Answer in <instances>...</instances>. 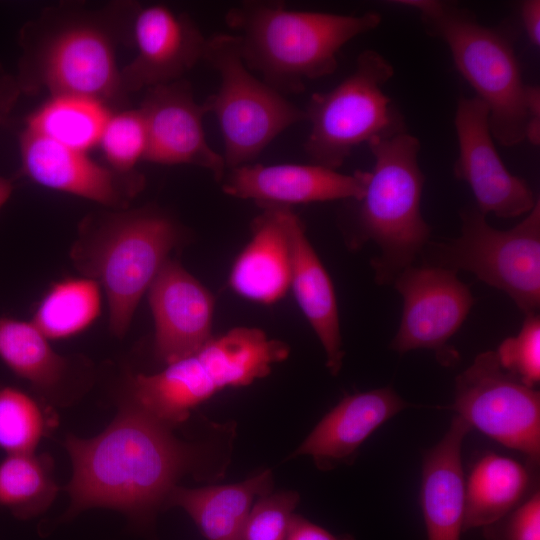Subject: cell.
I'll return each instance as SVG.
<instances>
[{"label": "cell", "instance_id": "f546056e", "mask_svg": "<svg viewBox=\"0 0 540 540\" xmlns=\"http://www.w3.org/2000/svg\"><path fill=\"white\" fill-rule=\"evenodd\" d=\"M97 147L106 165L120 173H133L144 161L147 150V131L139 107L118 109L107 119Z\"/></svg>", "mask_w": 540, "mask_h": 540}, {"label": "cell", "instance_id": "3957f363", "mask_svg": "<svg viewBox=\"0 0 540 540\" xmlns=\"http://www.w3.org/2000/svg\"><path fill=\"white\" fill-rule=\"evenodd\" d=\"M374 11L344 15L290 10L280 1L251 0L232 6L225 22L239 38L244 64L282 95L305 90V82L333 74L341 48L376 29Z\"/></svg>", "mask_w": 540, "mask_h": 540}, {"label": "cell", "instance_id": "4316f807", "mask_svg": "<svg viewBox=\"0 0 540 540\" xmlns=\"http://www.w3.org/2000/svg\"><path fill=\"white\" fill-rule=\"evenodd\" d=\"M58 490L49 455L7 454L0 462V509L8 510L20 520L44 513Z\"/></svg>", "mask_w": 540, "mask_h": 540}, {"label": "cell", "instance_id": "44dd1931", "mask_svg": "<svg viewBox=\"0 0 540 540\" xmlns=\"http://www.w3.org/2000/svg\"><path fill=\"white\" fill-rule=\"evenodd\" d=\"M471 426L454 416L442 439L423 453L420 504L427 540H460L465 480L462 444Z\"/></svg>", "mask_w": 540, "mask_h": 540}, {"label": "cell", "instance_id": "d590c367", "mask_svg": "<svg viewBox=\"0 0 540 540\" xmlns=\"http://www.w3.org/2000/svg\"><path fill=\"white\" fill-rule=\"evenodd\" d=\"M520 16L523 28L530 43L540 45V1L526 0L520 5Z\"/></svg>", "mask_w": 540, "mask_h": 540}, {"label": "cell", "instance_id": "30bf717a", "mask_svg": "<svg viewBox=\"0 0 540 540\" xmlns=\"http://www.w3.org/2000/svg\"><path fill=\"white\" fill-rule=\"evenodd\" d=\"M461 233L447 242H429L427 264L473 273L506 293L526 315L540 305V201L508 230L491 226L475 205L459 212Z\"/></svg>", "mask_w": 540, "mask_h": 540}, {"label": "cell", "instance_id": "d6a6232c", "mask_svg": "<svg viewBox=\"0 0 540 540\" xmlns=\"http://www.w3.org/2000/svg\"><path fill=\"white\" fill-rule=\"evenodd\" d=\"M486 540H540V492L527 497L498 521L482 528Z\"/></svg>", "mask_w": 540, "mask_h": 540}, {"label": "cell", "instance_id": "e0dca14e", "mask_svg": "<svg viewBox=\"0 0 540 540\" xmlns=\"http://www.w3.org/2000/svg\"><path fill=\"white\" fill-rule=\"evenodd\" d=\"M155 324L154 351L170 364L193 354L211 338V293L178 262L168 258L148 289Z\"/></svg>", "mask_w": 540, "mask_h": 540}, {"label": "cell", "instance_id": "4dcf8cb0", "mask_svg": "<svg viewBox=\"0 0 540 540\" xmlns=\"http://www.w3.org/2000/svg\"><path fill=\"white\" fill-rule=\"evenodd\" d=\"M500 366L528 387L540 382V318L525 316L516 336L504 339L495 351Z\"/></svg>", "mask_w": 540, "mask_h": 540}, {"label": "cell", "instance_id": "f1b7e54d", "mask_svg": "<svg viewBox=\"0 0 540 540\" xmlns=\"http://www.w3.org/2000/svg\"><path fill=\"white\" fill-rule=\"evenodd\" d=\"M54 423L51 414L28 393L0 387V449L6 454L35 452Z\"/></svg>", "mask_w": 540, "mask_h": 540}, {"label": "cell", "instance_id": "5bb4252c", "mask_svg": "<svg viewBox=\"0 0 540 540\" xmlns=\"http://www.w3.org/2000/svg\"><path fill=\"white\" fill-rule=\"evenodd\" d=\"M20 175L59 192L114 210L127 209L143 189L138 172L120 173L75 150L23 128L19 134Z\"/></svg>", "mask_w": 540, "mask_h": 540}, {"label": "cell", "instance_id": "d4e9b609", "mask_svg": "<svg viewBox=\"0 0 540 540\" xmlns=\"http://www.w3.org/2000/svg\"><path fill=\"white\" fill-rule=\"evenodd\" d=\"M113 111L79 95H51L25 119L24 128L66 147L87 152L97 147Z\"/></svg>", "mask_w": 540, "mask_h": 540}, {"label": "cell", "instance_id": "9c48e42d", "mask_svg": "<svg viewBox=\"0 0 540 540\" xmlns=\"http://www.w3.org/2000/svg\"><path fill=\"white\" fill-rule=\"evenodd\" d=\"M203 60L220 78L218 90L203 104L219 123L226 167L250 164L284 130L306 121L304 109L250 72L236 35L208 37Z\"/></svg>", "mask_w": 540, "mask_h": 540}, {"label": "cell", "instance_id": "1f68e13d", "mask_svg": "<svg viewBox=\"0 0 540 540\" xmlns=\"http://www.w3.org/2000/svg\"><path fill=\"white\" fill-rule=\"evenodd\" d=\"M298 502L299 494L294 491L260 496L249 512L244 540H285Z\"/></svg>", "mask_w": 540, "mask_h": 540}, {"label": "cell", "instance_id": "603a6c76", "mask_svg": "<svg viewBox=\"0 0 540 540\" xmlns=\"http://www.w3.org/2000/svg\"><path fill=\"white\" fill-rule=\"evenodd\" d=\"M272 484V474L266 470L236 484L195 489L176 485L165 508L184 509L208 540H244L253 499L269 494Z\"/></svg>", "mask_w": 540, "mask_h": 540}, {"label": "cell", "instance_id": "9a60e30c", "mask_svg": "<svg viewBox=\"0 0 540 540\" xmlns=\"http://www.w3.org/2000/svg\"><path fill=\"white\" fill-rule=\"evenodd\" d=\"M207 38L186 13L165 4L139 7L133 22L134 58L121 68V84L129 96L170 83L203 60Z\"/></svg>", "mask_w": 540, "mask_h": 540}, {"label": "cell", "instance_id": "277c9868", "mask_svg": "<svg viewBox=\"0 0 540 540\" xmlns=\"http://www.w3.org/2000/svg\"><path fill=\"white\" fill-rule=\"evenodd\" d=\"M419 12L428 35L444 42L456 69L489 110L491 133L500 145L525 140L529 84L523 80L510 26H486L470 10L437 0L392 1Z\"/></svg>", "mask_w": 540, "mask_h": 540}, {"label": "cell", "instance_id": "74e56055", "mask_svg": "<svg viewBox=\"0 0 540 540\" xmlns=\"http://www.w3.org/2000/svg\"><path fill=\"white\" fill-rule=\"evenodd\" d=\"M13 192V184L10 179L0 176V208L7 202Z\"/></svg>", "mask_w": 540, "mask_h": 540}, {"label": "cell", "instance_id": "7a4b0ae2", "mask_svg": "<svg viewBox=\"0 0 540 540\" xmlns=\"http://www.w3.org/2000/svg\"><path fill=\"white\" fill-rule=\"evenodd\" d=\"M141 4L113 1L98 7L60 2L46 7L20 29L16 79L22 94L79 95L113 108L128 102L117 53L132 44Z\"/></svg>", "mask_w": 540, "mask_h": 540}, {"label": "cell", "instance_id": "7c38bea8", "mask_svg": "<svg viewBox=\"0 0 540 540\" xmlns=\"http://www.w3.org/2000/svg\"><path fill=\"white\" fill-rule=\"evenodd\" d=\"M393 285L403 298V310L391 349L400 354L427 349L442 366L457 363L459 353L449 341L475 302L457 272L427 263L413 264L394 279Z\"/></svg>", "mask_w": 540, "mask_h": 540}, {"label": "cell", "instance_id": "2e32d148", "mask_svg": "<svg viewBox=\"0 0 540 540\" xmlns=\"http://www.w3.org/2000/svg\"><path fill=\"white\" fill-rule=\"evenodd\" d=\"M147 131L144 161L161 165H194L224 177L225 160L207 142L203 118L208 111L196 102L184 79L146 89L139 106Z\"/></svg>", "mask_w": 540, "mask_h": 540}, {"label": "cell", "instance_id": "4fadbf2b", "mask_svg": "<svg viewBox=\"0 0 540 540\" xmlns=\"http://www.w3.org/2000/svg\"><path fill=\"white\" fill-rule=\"evenodd\" d=\"M454 126L459 147L454 175L469 186L475 206L485 215L500 218L527 214L538 199L528 183L512 174L502 161L487 106L476 96L460 98Z\"/></svg>", "mask_w": 540, "mask_h": 540}, {"label": "cell", "instance_id": "8d00e7d4", "mask_svg": "<svg viewBox=\"0 0 540 540\" xmlns=\"http://www.w3.org/2000/svg\"><path fill=\"white\" fill-rule=\"evenodd\" d=\"M525 140L533 146L540 145V89L536 85H529Z\"/></svg>", "mask_w": 540, "mask_h": 540}, {"label": "cell", "instance_id": "836d02e7", "mask_svg": "<svg viewBox=\"0 0 540 540\" xmlns=\"http://www.w3.org/2000/svg\"><path fill=\"white\" fill-rule=\"evenodd\" d=\"M285 540H355L353 536L335 535L298 514L291 516Z\"/></svg>", "mask_w": 540, "mask_h": 540}, {"label": "cell", "instance_id": "e575fe53", "mask_svg": "<svg viewBox=\"0 0 540 540\" xmlns=\"http://www.w3.org/2000/svg\"><path fill=\"white\" fill-rule=\"evenodd\" d=\"M21 95L16 76L0 63V125L8 118Z\"/></svg>", "mask_w": 540, "mask_h": 540}, {"label": "cell", "instance_id": "8992f818", "mask_svg": "<svg viewBox=\"0 0 540 540\" xmlns=\"http://www.w3.org/2000/svg\"><path fill=\"white\" fill-rule=\"evenodd\" d=\"M374 163L355 204L354 244L371 241L380 254L371 264L379 285L394 279L424 253L431 229L421 212L425 183L420 141L408 130L368 144Z\"/></svg>", "mask_w": 540, "mask_h": 540}, {"label": "cell", "instance_id": "484cf974", "mask_svg": "<svg viewBox=\"0 0 540 540\" xmlns=\"http://www.w3.org/2000/svg\"><path fill=\"white\" fill-rule=\"evenodd\" d=\"M0 359L36 390L51 394L64 381L68 362L32 324L0 317Z\"/></svg>", "mask_w": 540, "mask_h": 540}, {"label": "cell", "instance_id": "ac0fdd59", "mask_svg": "<svg viewBox=\"0 0 540 540\" xmlns=\"http://www.w3.org/2000/svg\"><path fill=\"white\" fill-rule=\"evenodd\" d=\"M369 172L340 173L316 164L243 165L231 170L222 184L224 193L252 199L260 206L290 207L333 200H358Z\"/></svg>", "mask_w": 540, "mask_h": 540}, {"label": "cell", "instance_id": "52a82bcc", "mask_svg": "<svg viewBox=\"0 0 540 540\" xmlns=\"http://www.w3.org/2000/svg\"><path fill=\"white\" fill-rule=\"evenodd\" d=\"M288 354L287 344L261 329L236 327L159 373L132 377L130 403L172 428L216 392L265 377Z\"/></svg>", "mask_w": 540, "mask_h": 540}, {"label": "cell", "instance_id": "ba28073f", "mask_svg": "<svg viewBox=\"0 0 540 540\" xmlns=\"http://www.w3.org/2000/svg\"><path fill=\"white\" fill-rule=\"evenodd\" d=\"M394 75L378 51H362L353 71L333 89L311 96L304 112L310 123L304 150L312 164L337 170L361 144L408 130L384 86Z\"/></svg>", "mask_w": 540, "mask_h": 540}, {"label": "cell", "instance_id": "7402d4cb", "mask_svg": "<svg viewBox=\"0 0 540 540\" xmlns=\"http://www.w3.org/2000/svg\"><path fill=\"white\" fill-rule=\"evenodd\" d=\"M261 208L262 214L252 222L251 240L233 264L229 283L244 298L271 304L290 287V250L278 207Z\"/></svg>", "mask_w": 540, "mask_h": 540}, {"label": "cell", "instance_id": "d6986e66", "mask_svg": "<svg viewBox=\"0 0 540 540\" xmlns=\"http://www.w3.org/2000/svg\"><path fill=\"white\" fill-rule=\"evenodd\" d=\"M391 386L343 398L315 426L294 455H310L322 470L351 462L368 437L409 407Z\"/></svg>", "mask_w": 540, "mask_h": 540}, {"label": "cell", "instance_id": "8fae6325", "mask_svg": "<svg viewBox=\"0 0 540 540\" xmlns=\"http://www.w3.org/2000/svg\"><path fill=\"white\" fill-rule=\"evenodd\" d=\"M456 415L507 448L540 460V392L523 384L499 364L495 351L478 354L455 379Z\"/></svg>", "mask_w": 540, "mask_h": 540}, {"label": "cell", "instance_id": "ffe728a7", "mask_svg": "<svg viewBox=\"0 0 540 540\" xmlns=\"http://www.w3.org/2000/svg\"><path fill=\"white\" fill-rule=\"evenodd\" d=\"M277 207L289 243L290 286L325 350L327 368L332 375H337L342 367L344 351L333 283L309 242L301 219L291 207Z\"/></svg>", "mask_w": 540, "mask_h": 540}, {"label": "cell", "instance_id": "5b68a950", "mask_svg": "<svg viewBox=\"0 0 540 540\" xmlns=\"http://www.w3.org/2000/svg\"><path fill=\"white\" fill-rule=\"evenodd\" d=\"M179 237L176 222L154 207L115 210L83 222L72 259L103 288L114 335L127 332L141 297Z\"/></svg>", "mask_w": 540, "mask_h": 540}, {"label": "cell", "instance_id": "6da1fadb", "mask_svg": "<svg viewBox=\"0 0 540 540\" xmlns=\"http://www.w3.org/2000/svg\"><path fill=\"white\" fill-rule=\"evenodd\" d=\"M73 466L70 506L59 522L90 508H109L148 529L183 473L197 463V448L173 436L171 427L127 403L97 436L68 435Z\"/></svg>", "mask_w": 540, "mask_h": 540}, {"label": "cell", "instance_id": "cb8c5ba5", "mask_svg": "<svg viewBox=\"0 0 540 540\" xmlns=\"http://www.w3.org/2000/svg\"><path fill=\"white\" fill-rule=\"evenodd\" d=\"M529 469L496 453L483 454L465 482L463 530L488 526L515 509L527 497Z\"/></svg>", "mask_w": 540, "mask_h": 540}, {"label": "cell", "instance_id": "83f0119b", "mask_svg": "<svg viewBox=\"0 0 540 540\" xmlns=\"http://www.w3.org/2000/svg\"><path fill=\"white\" fill-rule=\"evenodd\" d=\"M101 302L97 281L86 276L66 278L48 289L31 322L48 340L69 338L98 318Z\"/></svg>", "mask_w": 540, "mask_h": 540}]
</instances>
